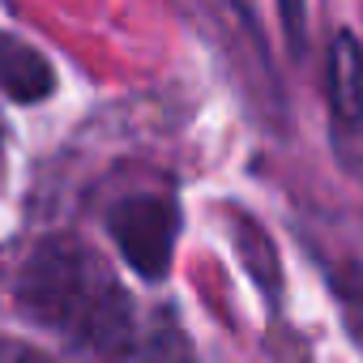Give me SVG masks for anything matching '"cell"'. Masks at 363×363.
Wrapping results in <instances>:
<instances>
[{"instance_id":"1","label":"cell","mask_w":363,"mask_h":363,"mask_svg":"<svg viewBox=\"0 0 363 363\" xmlns=\"http://www.w3.org/2000/svg\"><path fill=\"white\" fill-rule=\"evenodd\" d=\"M13 308L86 354H171L175 346L145 329L133 295L116 278V269L77 235H43L18 278Z\"/></svg>"},{"instance_id":"2","label":"cell","mask_w":363,"mask_h":363,"mask_svg":"<svg viewBox=\"0 0 363 363\" xmlns=\"http://www.w3.org/2000/svg\"><path fill=\"white\" fill-rule=\"evenodd\" d=\"M107 235L141 282H162L179 244V206L167 193H128L107 210Z\"/></svg>"},{"instance_id":"3","label":"cell","mask_w":363,"mask_h":363,"mask_svg":"<svg viewBox=\"0 0 363 363\" xmlns=\"http://www.w3.org/2000/svg\"><path fill=\"white\" fill-rule=\"evenodd\" d=\"M325 107L329 128L346 154L363 150V39L354 30H333L325 56Z\"/></svg>"},{"instance_id":"4","label":"cell","mask_w":363,"mask_h":363,"mask_svg":"<svg viewBox=\"0 0 363 363\" xmlns=\"http://www.w3.org/2000/svg\"><path fill=\"white\" fill-rule=\"evenodd\" d=\"M0 94L18 107H39L56 94V65L9 30H0Z\"/></svg>"},{"instance_id":"5","label":"cell","mask_w":363,"mask_h":363,"mask_svg":"<svg viewBox=\"0 0 363 363\" xmlns=\"http://www.w3.org/2000/svg\"><path fill=\"white\" fill-rule=\"evenodd\" d=\"M278 18H282V35L291 43V52H303V30H308V0H278Z\"/></svg>"},{"instance_id":"6","label":"cell","mask_w":363,"mask_h":363,"mask_svg":"<svg viewBox=\"0 0 363 363\" xmlns=\"http://www.w3.org/2000/svg\"><path fill=\"white\" fill-rule=\"evenodd\" d=\"M0 158H5V124H0Z\"/></svg>"}]
</instances>
